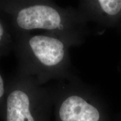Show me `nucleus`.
<instances>
[{
    "label": "nucleus",
    "mask_w": 121,
    "mask_h": 121,
    "mask_svg": "<svg viewBox=\"0 0 121 121\" xmlns=\"http://www.w3.org/2000/svg\"><path fill=\"white\" fill-rule=\"evenodd\" d=\"M13 49L17 59V71L34 78L40 85L69 76V45L47 33L13 35Z\"/></svg>",
    "instance_id": "1"
},
{
    "label": "nucleus",
    "mask_w": 121,
    "mask_h": 121,
    "mask_svg": "<svg viewBox=\"0 0 121 121\" xmlns=\"http://www.w3.org/2000/svg\"><path fill=\"white\" fill-rule=\"evenodd\" d=\"M0 11L7 17V26L12 36L45 30L69 44L73 39L72 12L52 1L10 0L0 1Z\"/></svg>",
    "instance_id": "2"
},
{
    "label": "nucleus",
    "mask_w": 121,
    "mask_h": 121,
    "mask_svg": "<svg viewBox=\"0 0 121 121\" xmlns=\"http://www.w3.org/2000/svg\"><path fill=\"white\" fill-rule=\"evenodd\" d=\"M6 121H45L53 101L52 89L16 72L6 87Z\"/></svg>",
    "instance_id": "3"
},
{
    "label": "nucleus",
    "mask_w": 121,
    "mask_h": 121,
    "mask_svg": "<svg viewBox=\"0 0 121 121\" xmlns=\"http://www.w3.org/2000/svg\"><path fill=\"white\" fill-rule=\"evenodd\" d=\"M53 88L57 121H99L97 108L81 95L73 93L62 81Z\"/></svg>",
    "instance_id": "4"
},
{
    "label": "nucleus",
    "mask_w": 121,
    "mask_h": 121,
    "mask_svg": "<svg viewBox=\"0 0 121 121\" xmlns=\"http://www.w3.org/2000/svg\"><path fill=\"white\" fill-rule=\"evenodd\" d=\"M13 38L7 25L0 19V51L7 52L13 48Z\"/></svg>",
    "instance_id": "5"
},
{
    "label": "nucleus",
    "mask_w": 121,
    "mask_h": 121,
    "mask_svg": "<svg viewBox=\"0 0 121 121\" xmlns=\"http://www.w3.org/2000/svg\"><path fill=\"white\" fill-rule=\"evenodd\" d=\"M98 3L103 11L110 15H116L121 9L120 0H99Z\"/></svg>",
    "instance_id": "6"
},
{
    "label": "nucleus",
    "mask_w": 121,
    "mask_h": 121,
    "mask_svg": "<svg viewBox=\"0 0 121 121\" xmlns=\"http://www.w3.org/2000/svg\"><path fill=\"white\" fill-rule=\"evenodd\" d=\"M6 93V87L4 85V82L2 75L0 73V102L4 97Z\"/></svg>",
    "instance_id": "7"
}]
</instances>
